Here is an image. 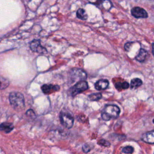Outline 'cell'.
I'll use <instances>...</instances> for the list:
<instances>
[{"mask_svg": "<svg viewBox=\"0 0 154 154\" xmlns=\"http://www.w3.org/2000/svg\"><path fill=\"white\" fill-rule=\"evenodd\" d=\"M11 105L17 111H20L25 107V100L23 95L19 92H12L9 95Z\"/></svg>", "mask_w": 154, "mask_h": 154, "instance_id": "cell-1", "label": "cell"}, {"mask_svg": "<svg viewBox=\"0 0 154 154\" xmlns=\"http://www.w3.org/2000/svg\"><path fill=\"white\" fill-rule=\"evenodd\" d=\"M120 112L119 108L114 105H107L104 109L102 113V118L105 120L108 121L111 119H114L118 117Z\"/></svg>", "mask_w": 154, "mask_h": 154, "instance_id": "cell-2", "label": "cell"}, {"mask_svg": "<svg viewBox=\"0 0 154 154\" xmlns=\"http://www.w3.org/2000/svg\"><path fill=\"white\" fill-rule=\"evenodd\" d=\"M60 119L61 125L66 128L70 129L72 127L74 119L69 113L61 112L60 114Z\"/></svg>", "mask_w": 154, "mask_h": 154, "instance_id": "cell-3", "label": "cell"}, {"mask_svg": "<svg viewBox=\"0 0 154 154\" xmlns=\"http://www.w3.org/2000/svg\"><path fill=\"white\" fill-rule=\"evenodd\" d=\"M88 88H89L88 84L85 80L78 81L71 89V94L72 96H76V95L84 92L85 90L88 89Z\"/></svg>", "mask_w": 154, "mask_h": 154, "instance_id": "cell-4", "label": "cell"}, {"mask_svg": "<svg viewBox=\"0 0 154 154\" xmlns=\"http://www.w3.org/2000/svg\"><path fill=\"white\" fill-rule=\"evenodd\" d=\"M71 78L72 81H81L87 79V74L81 69H73L71 72Z\"/></svg>", "mask_w": 154, "mask_h": 154, "instance_id": "cell-5", "label": "cell"}, {"mask_svg": "<svg viewBox=\"0 0 154 154\" xmlns=\"http://www.w3.org/2000/svg\"><path fill=\"white\" fill-rule=\"evenodd\" d=\"M30 48L33 52H36L39 54H45L47 53L46 48L41 45L40 42L39 40H32L30 43Z\"/></svg>", "mask_w": 154, "mask_h": 154, "instance_id": "cell-6", "label": "cell"}, {"mask_svg": "<svg viewBox=\"0 0 154 154\" xmlns=\"http://www.w3.org/2000/svg\"><path fill=\"white\" fill-rule=\"evenodd\" d=\"M131 15L136 18H147L148 14L146 11L141 7H135L131 9Z\"/></svg>", "mask_w": 154, "mask_h": 154, "instance_id": "cell-7", "label": "cell"}, {"mask_svg": "<svg viewBox=\"0 0 154 154\" xmlns=\"http://www.w3.org/2000/svg\"><path fill=\"white\" fill-rule=\"evenodd\" d=\"M41 89L45 94H50L59 91L60 90V87L58 85L45 84L41 87Z\"/></svg>", "mask_w": 154, "mask_h": 154, "instance_id": "cell-8", "label": "cell"}, {"mask_svg": "<svg viewBox=\"0 0 154 154\" xmlns=\"http://www.w3.org/2000/svg\"><path fill=\"white\" fill-rule=\"evenodd\" d=\"M142 140L148 143L154 144V130L145 133L142 136Z\"/></svg>", "mask_w": 154, "mask_h": 154, "instance_id": "cell-9", "label": "cell"}, {"mask_svg": "<svg viewBox=\"0 0 154 154\" xmlns=\"http://www.w3.org/2000/svg\"><path fill=\"white\" fill-rule=\"evenodd\" d=\"M109 85L108 81L107 80L105 79H102L97 81L95 83V89L97 90H105L108 87Z\"/></svg>", "mask_w": 154, "mask_h": 154, "instance_id": "cell-10", "label": "cell"}, {"mask_svg": "<svg viewBox=\"0 0 154 154\" xmlns=\"http://www.w3.org/2000/svg\"><path fill=\"white\" fill-rule=\"evenodd\" d=\"M14 128L13 125L11 123H3L0 125V131L5 132L6 133H8L12 131Z\"/></svg>", "mask_w": 154, "mask_h": 154, "instance_id": "cell-11", "label": "cell"}, {"mask_svg": "<svg viewBox=\"0 0 154 154\" xmlns=\"http://www.w3.org/2000/svg\"><path fill=\"white\" fill-rule=\"evenodd\" d=\"M148 56V52L144 49H140L138 54L136 56V59L140 62H143Z\"/></svg>", "mask_w": 154, "mask_h": 154, "instance_id": "cell-12", "label": "cell"}, {"mask_svg": "<svg viewBox=\"0 0 154 154\" xmlns=\"http://www.w3.org/2000/svg\"><path fill=\"white\" fill-rule=\"evenodd\" d=\"M142 85V81L139 78H134L131 80V89H137Z\"/></svg>", "mask_w": 154, "mask_h": 154, "instance_id": "cell-13", "label": "cell"}, {"mask_svg": "<svg viewBox=\"0 0 154 154\" xmlns=\"http://www.w3.org/2000/svg\"><path fill=\"white\" fill-rule=\"evenodd\" d=\"M76 16L81 20H86L87 19V15L86 12H85L84 10L82 8H80L77 11Z\"/></svg>", "mask_w": 154, "mask_h": 154, "instance_id": "cell-14", "label": "cell"}, {"mask_svg": "<svg viewBox=\"0 0 154 154\" xmlns=\"http://www.w3.org/2000/svg\"><path fill=\"white\" fill-rule=\"evenodd\" d=\"M8 85L9 81H8V80L0 76V90H3L6 89L8 86Z\"/></svg>", "mask_w": 154, "mask_h": 154, "instance_id": "cell-15", "label": "cell"}, {"mask_svg": "<svg viewBox=\"0 0 154 154\" xmlns=\"http://www.w3.org/2000/svg\"><path fill=\"white\" fill-rule=\"evenodd\" d=\"M115 86L118 90H122V89H128V88L129 87V84L127 82H123V83L118 82L115 84Z\"/></svg>", "mask_w": 154, "mask_h": 154, "instance_id": "cell-16", "label": "cell"}, {"mask_svg": "<svg viewBox=\"0 0 154 154\" xmlns=\"http://www.w3.org/2000/svg\"><path fill=\"white\" fill-rule=\"evenodd\" d=\"M89 100L92 101H96L100 100V99L102 98V95L100 93H92L89 96Z\"/></svg>", "mask_w": 154, "mask_h": 154, "instance_id": "cell-17", "label": "cell"}, {"mask_svg": "<svg viewBox=\"0 0 154 154\" xmlns=\"http://www.w3.org/2000/svg\"><path fill=\"white\" fill-rule=\"evenodd\" d=\"M134 152V149L131 146H126L122 149V152L125 153H132Z\"/></svg>", "mask_w": 154, "mask_h": 154, "instance_id": "cell-18", "label": "cell"}, {"mask_svg": "<svg viewBox=\"0 0 154 154\" xmlns=\"http://www.w3.org/2000/svg\"><path fill=\"white\" fill-rule=\"evenodd\" d=\"M98 144H100V145H102V146H109V143H108V141L104 140H101L100 141H98Z\"/></svg>", "mask_w": 154, "mask_h": 154, "instance_id": "cell-19", "label": "cell"}, {"mask_svg": "<svg viewBox=\"0 0 154 154\" xmlns=\"http://www.w3.org/2000/svg\"><path fill=\"white\" fill-rule=\"evenodd\" d=\"M83 150L84 152L85 153H87V152H89L90 151V148L87 145H84L83 147Z\"/></svg>", "mask_w": 154, "mask_h": 154, "instance_id": "cell-20", "label": "cell"}, {"mask_svg": "<svg viewBox=\"0 0 154 154\" xmlns=\"http://www.w3.org/2000/svg\"><path fill=\"white\" fill-rule=\"evenodd\" d=\"M152 54H153V56H154V43L152 44Z\"/></svg>", "mask_w": 154, "mask_h": 154, "instance_id": "cell-21", "label": "cell"}]
</instances>
